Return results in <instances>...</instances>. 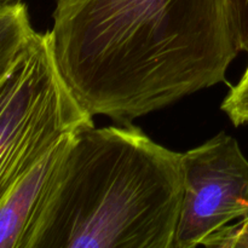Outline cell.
Returning a JSON list of instances; mask_svg holds the SVG:
<instances>
[{
    "instance_id": "cell-1",
    "label": "cell",
    "mask_w": 248,
    "mask_h": 248,
    "mask_svg": "<svg viewBox=\"0 0 248 248\" xmlns=\"http://www.w3.org/2000/svg\"><path fill=\"white\" fill-rule=\"evenodd\" d=\"M56 57L92 115L121 124L225 80L229 0H57Z\"/></svg>"
},
{
    "instance_id": "cell-2",
    "label": "cell",
    "mask_w": 248,
    "mask_h": 248,
    "mask_svg": "<svg viewBox=\"0 0 248 248\" xmlns=\"http://www.w3.org/2000/svg\"><path fill=\"white\" fill-rule=\"evenodd\" d=\"M182 153L130 124L70 138L21 248H173Z\"/></svg>"
},
{
    "instance_id": "cell-3",
    "label": "cell",
    "mask_w": 248,
    "mask_h": 248,
    "mask_svg": "<svg viewBox=\"0 0 248 248\" xmlns=\"http://www.w3.org/2000/svg\"><path fill=\"white\" fill-rule=\"evenodd\" d=\"M92 114L65 79L52 33H38L0 69V194L53 148L93 127Z\"/></svg>"
},
{
    "instance_id": "cell-4",
    "label": "cell",
    "mask_w": 248,
    "mask_h": 248,
    "mask_svg": "<svg viewBox=\"0 0 248 248\" xmlns=\"http://www.w3.org/2000/svg\"><path fill=\"white\" fill-rule=\"evenodd\" d=\"M184 193L173 248L201 246L248 217V160L225 132L182 154Z\"/></svg>"
},
{
    "instance_id": "cell-5",
    "label": "cell",
    "mask_w": 248,
    "mask_h": 248,
    "mask_svg": "<svg viewBox=\"0 0 248 248\" xmlns=\"http://www.w3.org/2000/svg\"><path fill=\"white\" fill-rule=\"evenodd\" d=\"M72 137L62 140L11 188L0 194V248H21L39 201Z\"/></svg>"
},
{
    "instance_id": "cell-6",
    "label": "cell",
    "mask_w": 248,
    "mask_h": 248,
    "mask_svg": "<svg viewBox=\"0 0 248 248\" xmlns=\"http://www.w3.org/2000/svg\"><path fill=\"white\" fill-rule=\"evenodd\" d=\"M0 6V69H4L24 50L36 31L23 2Z\"/></svg>"
},
{
    "instance_id": "cell-7",
    "label": "cell",
    "mask_w": 248,
    "mask_h": 248,
    "mask_svg": "<svg viewBox=\"0 0 248 248\" xmlns=\"http://www.w3.org/2000/svg\"><path fill=\"white\" fill-rule=\"evenodd\" d=\"M210 248H248V217L227 225L201 245Z\"/></svg>"
},
{
    "instance_id": "cell-8",
    "label": "cell",
    "mask_w": 248,
    "mask_h": 248,
    "mask_svg": "<svg viewBox=\"0 0 248 248\" xmlns=\"http://www.w3.org/2000/svg\"><path fill=\"white\" fill-rule=\"evenodd\" d=\"M222 110L235 126L248 124V81H241L232 87L222 103Z\"/></svg>"
},
{
    "instance_id": "cell-9",
    "label": "cell",
    "mask_w": 248,
    "mask_h": 248,
    "mask_svg": "<svg viewBox=\"0 0 248 248\" xmlns=\"http://www.w3.org/2000/svg\"><path fill=\"white\" fill-rule=\"evenodd\" d=\"M229 11L237 48L248 53V0H229Z\"/></svg>"
},
{
    "instance_id": "cell-10",
    "label": "cell",
    "mask_w": 248,
    "mask_h": 248,
    "mask_svg": "<svg viewBox=\"0 0 248 248\" xmlns=\"http://www.w3.org/2000/svg\"><path fill=\"white\" fill-rule=\"evenodd\" d=\"M22 0H0V4H12V2H19Z\"/></svg>"
},
{
    "instance_id": "cell-11",
    "label": "cell",
    "mask_w": 248,
    "mask_h": 248,
    "mask_svg": "<svg viewBox=\"0 0 248 248\" xmlns=\"http://www.w3.org/2000/svg\"><path fill=\"white\" fill-rule=\"evenodd\" d=\"M241 81H248V65H247V68H246V72H245L244 77L241 78Z\"/></svg>"
}]
</instances>
